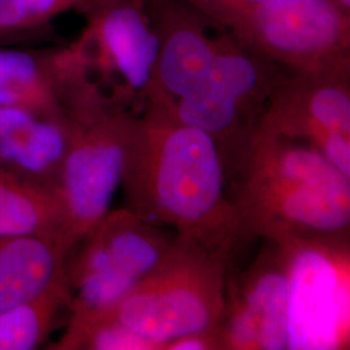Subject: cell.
Segmentation results:
<instances>
[{
  "label": "cell",
  "mask_w": 350,
  "mask_h": 350,
  "mask_svg": "<svg viewBox=\"0 0 350 350\" xmlns=\"http://www.w3.org/2000/svg\"><path fill=\"white\" fill-rule=\"evenodd\" d=\"M121 188L125 208L182 241L232 254L247 239L215 142L179 121L166 101L147 99L137 114Z\"/></svg>",
  "instance_id": "obj_1"
},
{
  "label": "cell",
  "mask_w": 350,
  "mask_h": 350,
  "mask_svg": "<svg viewBox=\"0 0 350 350\" xmlns=\"http://www.w3.org/2000/svg\"><path fill=\"white\" fill-rule=\"evenodd\" d=\"M231 187L247 238L349 239L350 178L306 143L257 130Z\"/></svg>",
  "instance_id": "obj_2"
},
{
  "label": "cell",
  "mask_w": 350,
  "mask_h": 350,
  "mask_svg": "<svg viewBox=\"0 0 350 350\" xmlns=\"http://www.w3.org/2000/svg\"><path fill=\"white\" fill-rule=\"evenodd\" d=\"M70 134L57 185L65 243L72 250L111 211L121 187L137 113L88 79L64 104Z\"/></svg>",
  "instance_id": "obj_3"
},
{
  "label": "cell",
  "mask_w": 350,
  "mask_h": 350,
  "mask_svg": "<svg viewBox=\"0 0 350 350\" xmlns=\"http://www.w3.org/2000/svg\"><path fill=\"white\" fill-rule=\"evenodd\" d=\"M231 254L178 239L167 260L101 313L157 342L217 332L225 309ZM88 317V315H86Z\"/></svg>",
  "instance_id": "obj_4"
},
{
  "label": "cell",
  "mask_w": 350,
  "mask_h": 350,
  "mask_svg": "<svg viewBox=\"0 0 350 350\" xmlns=\"http://www.w3.org/2000/svg\"><path fill=\"white\" fill-rule=\"evenodd\" d=\"M289 73L226 30L217 37L209 73L198 88L169 107L183 124L215 142L227 185L250 150L265 107Z\"/></svg>",
  "instance_id": "obj_5"
},
{
  "label": "cell",
  "mask_w": 350,
  "mask_h": 350,
  "mask_svg": "<svg viewBox=\"0 0 350 350\" xmlns=\"http://www.w3.org/2000/svg\"><path fill=\"white\" fill-rule=\"evenodd\" d=\"M176 244V237L144 222L127 208L109 211L66 256L68 317L109 309L156 271Z\"/></svg>",
  "instance_id": "obj_6"
},
{
  "label": "cell",
  "mask_w": 350,
  "mask_h": 350,
  "mask_svg": "<svg viewBox=\"0 0 350 350\" xmlns=\"http://www.w3.org/2000/svg\"><path fill=\"white\" fill-rule=\"evenodd\" d=\"M226 30L289 72L350 70V14L331 0H263Z\"/></svg>",
  "instance_id": "obj_7"
},
{
  "label": "cell",
  "mask_w": 350,
  "mask_h": 350,
  "mask_svg": "<svg viewBox=\"0 0 350 350\" xmlns=\"http://www.w3.org/2000/svg\"><path fill=\"white\" fill-rule=\"evenodd\" d=\"M283 244L289 270L288 349H348L349 239Z\"/></svg>",
  "instance_id": "obj_8"
},
{
  "label": "cell",
  "mask_w": 350,
  "mask_h": 350,
  "mask_svg": "<svg viewBox=\"0 0 350 350\" xmlns=\"http://www.w3.org/2000/svg\"><path fill=\"white\" fill-rule=\"evenodd\" d=\"M85 18L75 43L91 78L127 107L134 101L144 104L153 83L159 38L143 0H108Z\"/></svg>",
  "instance_id": "obj_9"
},
{
  "label": "cell",
  "mask_w": 350,
  "mask_h": 350,
  "mask_svg": "<svg viewBox=\"0 0 350 350\" xmlns=\"http://www.w3.org/2000/svg\"><path fill=\"white\" fill-rule=\"evenodd\" d=\"M257 130L312 146L350 178V70L289 72Z\"/></svg>",
  "instance_id": "obj_10"
},
{
  "label": "cell",
  "mask_w": 350,
  "mask_h": 350,
  "mask_svg": "<svg viewBox=\"0 0 350 350\" xmlns=\"http://www.w3.org/2000/svg\"><path fill=\"white\" fill-rule=\"evenodd\" d=\"M248 269L227 275L225 309L217 328L222 350H287L289 270L283 243L263 240Z\"/></svg>",
  "instance_id": "obj_11"
},
{
  "label": "cell",
  "mask_w": 350,
  "mask_h": 350,
  "mask_svg": "<svg viewBox=\"0 0 350 350\" xmlns=\"http://www.w3.org/2000/svg\"><path fill=\"white\" fill-rule=\"evenodd\" d=\"M143 5L159 38L147 99L174 103L192 92L209 73L217 37L211 36L212 23L185 0H143Z\"/></svg>",
  "instance_id": "obj_12"
},
{
  "label": "cell",
  "mask_w": 350,
  "mask_h": 350,
  "mask_svg": "<svg viewBox=\"0 0 350 350\" xmlns=\"http://www.w3.org/2000/svg\"><path fill=\"white\" fill-rule=\"evenodd\" d=\"M88 77L75 42L51 49L0 44V107L60 116L69 91Z\"/></svg>",
  "instance_id": "obj_13"
},
{
  "label": "cell",
  "mask_w": 350,
  "mask_h": 350,
  "mask_svg": "<svg viewBox=\"0 0 350 350\" xmlns=\"http://www.w3.org/2000/svg\"><path fill=\"white\" fill-rule=\"evenodd\" d=\"M69 134L65 113L0 107V170L56 193Z\"/></svg>",
  "instance_id": "obj_14"
},
{
  "label": "cell",
  "mask_w": 350,
  "mask_h": 350,
  "mask_svg": "<svg viewBox=\"0 0 350 350\" xmlns=\"http://www.w3.org/2000/svg\"><path fill=\"white\" fill-rule=\"evenodd\" d=\"M68 253L57 239L0 237V313L65 274Z\"/></svg>",
  "instance_id": "obj_15"
},
{
  "label": "cell",
  "mask_w": 350,
  "mask_h": 350,
  "mask_svg": "<svg viewBox=\"0 0 350 350\" xmlns=\"http://www.w3.org/2000/svg\"><path fill=\"white\" fill-rule=\"evenodd\" d=\"M21 235L57 239L69 250L57 195L0 170V237Z\"/></svg>",
  "instance_id": "obj_16"
},
{
  "label": "cell",
  "mask_w": 350,
  "mask_h": 350,
  "mask_svg": "<svg viewBox=\"0 0 350 350\" xmlns=\"http://www.w3.org/2000/svg\"><path fill=\"white\" fill-rule=\"evenodd\" d=\"M66 273L44 289L0 313V350H34L46 344L64 313L69 314Z\"/></svg>",
  "instance_id": "obj_17"
},
{
  "label": "cell",
  "mask_w": 350,
  "mask_h": 350,
  "mask_svg": "<svg viewBox=\"0 0 350 350\" xmlns=\"http://www.w3.org/2000/svg\"><path fill=\"white\" fill-rule=\"evenodd\" d=\"M51 349L161 350V347L114 319L103 315H88L68 317L63 336Z\"/></svg>",
  "instance_id": "obj_18"
},
{
  "label": "cell",
  "mask_w": 350,
  "mask_h": 350,
  "mask_svg": "<svg viewBox=\"0 0 350 350\" xmlns=\"http://www.w3.org/2000/svg\"><path fill=\"white\" fill-rule=\"evenodd\" d=\"M105 1L108 0H25L21 37L40 31L64 13L75 11L86 16Z\"/></svg>",
  "instance_id": "obj_19"
},
{
  "label": "cell",
  "mask_w": 350,
  "mask_h": 350,
  "mask_svg": "<svg viewBox=\"0 0 350 350\" xmlns=\"http://www.w3.org/2000/svg\"><path fill=\"white\" fill-rule=\"evenodd\" d=\"M204 14L213 26L226 30L239 16L263 0H185Z\"/></svg>",
  "instance_id": "obj_20"
},
{
  "label": "cell",
  "mask_w": 350,
  "mask_h": 350,
  "mask_svg": "<svg viewBox=\"0 0 350 350\" xmlns=\"http://www.w3.org/2000/svg\"><path fill=\"white\" fill-rule=\"evenodd\" d=\"M25 0H0V44L21 38Z\"/></svg>",
  "instance_id": "obj_21"
},
{
  "label": "cell",
  "mask_w": 350,
  "mask_h": 350,
  "mask_svg": "<svg viewBox=\"0 0 350 350\" xmlns=\"http://www.w3.org/2000/svg\"><path fill=\"white\" fill-rule=\"evenodd\" d=\"M163 350H222V345L217 332H200L173 338Z\"/></svg>",
  "instance_id": "obj_22"
},
{
  "label": "cell",
  "mask_w": 350,
  "mask_h": 350,
  "mask_svg": "<svg viewBox=\"0 0 350 350\" xmlns=\"http://www.w3.org/2000/svg\"><path fill=\"white\" fill-rule=\"evenodd\" d=\"M334 1L341 11L350 14V0H331Z\"/></svg>",
  "instance_id": "obj_23"
}]
</instances>
